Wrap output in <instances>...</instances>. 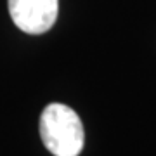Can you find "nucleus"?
<instances>
[{
    "label": "nucleus",
    "instance_id": "nucleus-1",
    "mask_svg": "<svg viewBox=\"0 0 156 156\" xmlns=\"http://www.w3.org/2000/svg\"><path fill=\"white\" fill-rule=\"evenodd\" d=\"M40 137L54 156H78L83 147V125L71 108L54 102L42 111Z\"/></svg>",
    "mask_w": 156,
    "mask_h": 156
},
{
    "label": "nucleus",
    "instance_id": "nucleus-2",
    "mask_svg": "<svg viewBox=\"0 0 156 156\" xmlns=\"http://www.w3.org/2000/svg\"><path fill=\"white\" fill-rule=\"evenodd\" d=\"M7 4L14 24L28 35L49 31L59 12V0H7Z\"/></svg>",
    "mask_w": 156,
    "mask_h": 156
}]
</instances>
